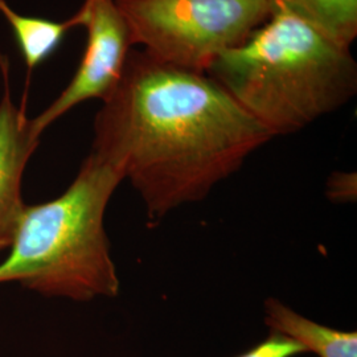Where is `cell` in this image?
<instances>
[{"mask_svg": "<svg viewBox=\"0 0 357 357\" xmlns=\"http://www.w3.org/2000/svg\"><path fill=\"white\" fill-rule=\"evenodd\" d=\"M271 139L206 73L131 50L96 115L91 153L128 178L153 225L206 199Z\"/></svg>", "mask_w": 357, "mask_h": 357, "instance_id": "cell-1", "label": "cell"}, {"mask_svg": "<svg viewBox=\"0 0 357 357\" xmlns=\"http://www.w3.org/2000/svg\"><path fill=\"white\" fill-rule=\"evenodd\" d=\"M206 75L273 138L336 112L357 91L351 48L281 8L241 45L224 52Z\"/></svg>", "mask_w": 357, "mask_h": 357, "instance_id": "cell-2", "label": "cell"}, {"mask_svg": "<svg viewBox=\"0 0 357 357\" xmlns=\"http://www.w3.org/2000/svg\"><path fill=\"white\" fill-rule=\"evenodd\" d=\"M123 181L114 167L89 153L59 197L26 205L0 264V284L17 282L50 298L89 302L121 290L105 212Z\"/></svg>", "mask_w": 357, "mask_h": 357, "instance_id": "cell-3", "label": "cell"}, {"mask_svg": "<svg viewBox=\"0 0 357 357\" xmlns=\"http://www.w3.org/2000/svg\"><path fill=\"white\" fill-rule=\"evenodd\" d=\"M132 45L160 64L206 73L271 15L270 0H115Z\"/></svg>", "mask_w": 357, "mask_h": 357, "instance_id": "cell-4", "label": "cell"}, {"mask_svg": "<svg viewBox=\"0 0 357 357\" xmlns=\"http://www.w3.org/2000/svg\"><path fill=\"white\" fill-rule=\"evenodd\" d=\"M78 13L81 26L86 29L85 51L69 85L41 114L31 119L38 138L79 103L102 101L121 79L132 47L126 20L115 0H84Z\"/></svg>", "mask_w": 357, "mask_h": 357, "instance_id": "cell-5", "label": "cell"}, {"mask_svg": "<svg viewBox=\"0 0 357 357\" xmlns=\"http://www.w3.org/2000/svg\"><path fill=\"white\" fill-rule=\"evenodd\" d=\"M4 94L0 101V253L10 249L26 204L22 180L26 163L38 146L24 107L16 106L8 82V61L0 56Z\"/></svg>", "mask_w": 357, "mask_h": 357, "instance_id": "cell-6", "label": "cell"}, {"mask_svg": "<svg viewBox=\"0 0 357 357\" xmlns=\"http://www.w3.org/2000/svg\"><path fill=\"white\" fill-rule=\"evenodd\" d=\"M264 319L270 332L287 336L318 357H357V332L342 331L308 319L284 305L268 298L264 305Z\"/></svg>", "mask_w": 357, "mask_h": 357, "instance_id": "cell-7", "label": "cell"}, {"mask_svg": "<svg viewBox=\"0 0 357 357\" xmlns=\"http://www.w3.org/2000/svg\"><path fill=\"white\" fill-rule=\"evenodd\" d=\"M0 13L13 28V36L29 72L45 63L59 50L70 29L81 26L78 11L65 22H53L16 13L7 0H0Z\"/></svg>", "mask_w": 357, "mask_h": 357, "instance_id": "cell-8", "label": "cell"}, {"mask_svg": "<svg viewBox=\"0 0 357 357\" xmlns=\"http://www.w3.org/2000/svg\"><path fill=\"white\" fill-rule=\"evenodd\" d=\"M335 43L351 48L357 36V0H270Z\"/></svg>", "mask_w": 357, "mask_h": 357, "instance_id": "cell-9", "label": "cell"}, {"mask_svg": "<svg viewBox=\"0 0 357 357\" xmlns=\"http://www.w3.org/2000/svg\"><path fill=\"white\" fill-rule=\"evenodd\" d=\"M305 354V348L293 339L270 332L261 343L236 357H296Z\"/></svg>", "mask_w": 357, "mask_h": 357, "instance_id": "cell-10", "label": "cell"}, {"mask_svg": "<svg viewBox=\"0 0 357 357\" xmlns=\"http://www.w3.org/2000/svg\"><path fill=\"white\" fill-rule=\"evenodd\" d=\"M356 174L333 172L327 183V195L336 203H352L356 200Z\"/></svg>", "mask_w": 357, "mask_h": 357, "instance_id": "cell-11", "label": "cell"}]
</instances>
